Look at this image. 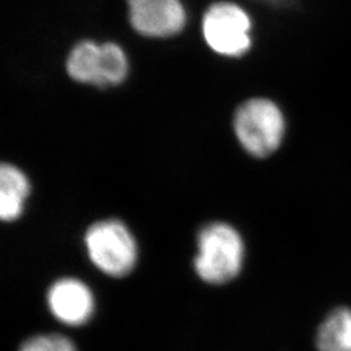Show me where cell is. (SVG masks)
<instances>
[{"mask_svg": "<svg viewBox=\"0 0 351 351\" xmlns=\"http://www.w3.org/2000/svg\"><path fill=\"white\" fill-rule=\"evenodd\" d=\"M65 69L78 84L104 88L101 43L90 39L75 43L66 56Z\"/></svg>", "mask_w": 351, "mask_h": 351, "instance_id": "52a82bcc", "label": "cell"}, {"mask_svg": "<svg viewBox=\"0 0 351 351\" xmlns=\"http://www.w3.org/2000/svg\"><path fill=\"white\" fill-rule=\"evenodd\" d=\"M126 7L129 24L142 37H173L186 25L181 0H126Z\"/></svg>", "mask_w": 351, "mask_h": 351, "instance_id": "5b68a950", "label": "cell"}, {"mask_svg": "<svg viewBox=\"0 0 351 351\" xmlns=\"http://www.w3.org/2000/svg\"><path fill=\"white\" fill-rule=\"evenodd\" d=\"M251 29L250 14L228 0L215 1L202 17V34L207 46L226 58H239L250 50Z\"/></svg>", "mask_w": 351, "mask_h": 351, "instance_id": "277c9868", "label": "cell"}, {"mask_svg": "<svg viewBox=\"0 0 351 351\" xmlns=\"http://www.w3.org/2000/svg\"><path fill=\"white\" fill-rule=\"evenodd\" d=\"M320 351H351V311L339 308L326 317L317 330Z\"/></svg>", "mask_w": 351, "mask_h": 351, "instance_id": "9c48e42d", "label": "cell"}, {"mask_svg": "<svg viewBox=\"0 0 351 351\" xmlns=\"http://www.w3.org/2000/svg\"><path fill=\"white\" fill-rule=\"evenodd\" d=\"M88 259L101 274L125 277L134 269L138 245L129 228L116 219L97 221L85 234Z\"/></svg>", "mask_w": 351, "mask_h": 351, "instance_id": "3957f363", "label": "cell"}, {"mask_svg": "<svg viewBox=\"0 0 351 351\" xmlns=\"http://www.w3.org/2000/svg\"><path fill=\"white\" fill-rule=\"evenodd\" d=\"M233 128L243 150L255 158H267L282 142L285 119L275 101L251 98L237 108Z\"/></svg>", "mask_w": 351, "mask_h": 351, "instance_id": "7a4b0ae2", "label": "cell"}, {"mask_svg": "<svg viewBox=\"0 0 351 351\" xmlns=\"http://www.w3.org/2000/svg\"><path fill=\"white\" fill-rule=\"evenodd\" d=\"M19 351H78L75 342L69 337L50 333V335H37L26 339Z\"/></svg>", "mask_w": 351, "mask_h": 351, "instance_id": "8fae6325", "label": "cell"}, {"mask_svg": "<svg viewBox=\"0 0 351 351\" xmlns=\"http://www.w3.org/2000/svg\"><path fill=\"white\" fill-rule=\"evenodd\" d=\"M197 247L194 269L202 281L224 285L239 276L245 259V243L234 226L216 221L202 228Z\"/></svg>", "mask_w": 351, "mask_h": 351, "instance_id": "6da1fadb", "label": "cell"}, {"mask_svg": "<svg viewBox=\"0 0 351 351\" xmlns=\"http://www.w3.org/2000/svg\"><path fill=\"white\" fill-rule=\"evenodd\" d=\"M101 53L104 88L123 84L129 72V63L125 51L114 42H104L101 43Z\"/></svg>", "mask_w": 351, "mask_h": 351, "instance_id": "30bf717a", "label": "cell"}, {"mask_svg": "<svg viewBox=\"0 0 351 351\" xmlns=\"http://www.w3.org/2000/svg\"><path fill=\"white\" fill-rule=\"evenodd\" d=\"M30 195V181L27 176L16 165L1 164L0 168V217L3 221L17 220Z\"/></svg>", "mask_w": 351, "mask_h": 351, "instance_id": "ba28073f", "label": "cell"}, {"mask_svg": "<svg viewBox=\"0 0 351 351\" xmlns=\"http://www.w3.org/2000/svg\"><path fill=\"white\" fill-rule=\"evenodd\" d=\"M47 306L52 316L62 324L82 326L93 317L95 298L88 285L75 277L55 281L47 291Z\"/></svg>", "mask_w": 351, "mask_h": 351, "instance_id": "8992f818", "label": "cell"}]
</instances>
